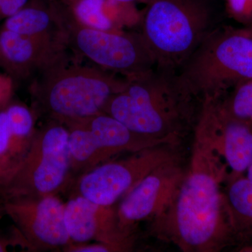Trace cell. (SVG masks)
Wrapping results in <instances>:
<instances>
[{
    "mask_svg": "<svg viewBox=\"0 0 252 252\" xmlns=\"http://www.w3.org/2000/svg\"><path fill=\"white\" fill-rule=\"evenodd\" d=\"M124 90L111 97L103 112L136 133L175 140L193 113V97L181 86L177 72L154 68L126 78Z\"/></svg>",
    "mask_w": 252,
    "mask_h": 252,
    "instance_id": "obj_1",
    "label": "cell"
},
{
    "mask_svg": "<svg viewBox=\"0 0 252 252\" xmlns=\"http://www.w3.org/2000/svg\"><path fill=\"white\" fill-rule=\"evenodd\" d=\"M126 83V78L98 67L68 65L64 56L38 74L31 94L39 112L66 126L103 112Z\"/></svg>",
    "mask_w": 252,
    "mask_h": 252,
    "instance_id": "obj_2",
    "label": "cell"
},
{
    "mask_svg": "<svg viewBox=\"0 0 252 252\" xmlns=\"http://www.w3.org/2000/svg\"><path fill=\"white\" fill-rule=\"evenodd\" d=\"M210 0H149L142 20L157 68L177 72L214 26Z\"/></svg>",
    "mask_w": 252,
    "mask_h": 252,
    "instance_id": "obj_3",
    "label": "cell"
},
{
    "mask_svg": "<svg viewBox=\"0 0 252 252\" xmlns=\"http://www.w3.org/2000/svg\"><path fill=\"white\" fill-rule=\"evenodd\" d=\"M177 76L193 98H220L227 89L252 79V31L215 28Z\"/></svg>",
    "mask_w": 252,
    "mask_h": 252,
    "instance_id": "obj_4",
    "label": "cell"
},
{
    "mask_svg": "<svg viewBox=\"0 0 252 252\" xmlns=\"http://www.w3.org/2000/svg\"><path fill=\"white\" fill-rule=\"evenodd\" d=\"M69 130L51 120L34 132L26 153L0 183L3 200L56 195L71 174Z\"/></svg>",
    "mask_w": 252,
    "mask_h": 252,
    "instance_id": "obj_5",
    "label": "cell"
},
{
    "mask_svg": "<svg viewBox=\"0 0 252 252\" xmlns=\"http://www.w3.org/2000/svg\"><path fill=\"white\" fill-rule=\"evenodd\" d=\"M174 202L172 225L180 244L207 250L224 230V199L213 174L195 170L181 184Z\"/></svg>",
    "mask_w": 252,
    "mask_h": 252,
    "instance_id": "obj_6",
    "label": "cell"
},
{
    "mask_svg": "<svg viewBox=\"0 0 252 252\" xmlns=\"http://www.w3.org/2000/svg\"><path fill=\"white\" fill-rule=\"evenodd\" d=\"M61 11L67 46L97 67L125 78L137 77L157 67L141 33L91 29L76 21L67 8Z\"/></svg>",
    "mask_w": 252,
    "mask_h": 252,
    "instance_id": "obj_7",
    "label": "cell"
},
{
    "mask_svg": "<svg viewBox=\"0 0 252 252\" xmlns=\"http://www.w3.org/2000/svg\"><path fill=\"white\" fill-rule=\"evenodd\" d=\"M65 126L69 130L71 172L81 175L117 154L134 153L170 142L136 133L104 112Z\"/></svg>",
    "mask_w": 252,
    "mask_h": 252,
    "instance_id": "obj_8",
    "label": "cell"
},
{
    "mask_svg": "<svg viewBox=\"0 0 252 252\" xmlns=\"http://www.w3.org/2000/svg\"><path fill=\"white\" fill-rule=\"evenodd\" d=\"M168 149L157 146L134 152L117 161H107L81 175L74 186V195L105 206L124 198L158 167L172 160Z\"/></svg>",
    "mask_w": 252,
    "mask_h": 252,
    "instance_id": "obj_9",
    "label": "cell"
},
{
    "mask_svg": "<svg viewBox=\"0 0 252 252\" xmlns=\"http://www.w3.org/2000/svg\"><path fill=\"white\" fill-rule=\"evenodd\" d=\"M31 252L62 250L72 243L64 221V204L56 195L3 200Z\"/></svg>",
    "mask_w": 252,
    "mask_h": 252,
    "instance_id": "obj_10",
    "label": "cell"
},
{
    "mask_svg": "<svg viewBox=\"0 0 252 252\" xmlns=\"http://www.w3.org/2000/svg\"><path fill=\"white\" fill-rule=\"evenodd\" d=\"M182 182L174 160L158 167L140 181L126 196L117 210L121 228L130 233V226L157 214L172 203Z\"/></svg>",
    "mask_w": 252,
    "mask_h": 252,
    "instance_id": "obj_11",
    "label": "cell"
},
{
    "mask_svg": "<svg viewBox=\"0 0 252 252\" xmlns=\"http://www.w3.org/2000/svg\"><path fill=\"white\" fill-rule=\"evenodd\" d=\"M64 221L73 243L94 242L130 248V233L121 228L113 205H99L74 195L64 204Z\"/></svg>",
    "mask_w": 252,
    "mask_h": 252,
    "instance_id": "obj_12",
    "label": "cell"
},
{
    "mask_svg": "<svg viewBox=\"0 0 252 252\" xmlns=\"http://www.w3.org/2000/svg\"><path fill=\"white\" fill-rule=\"evenodd\" d=\"M67 46L63 35L26 36L4 28L0 32V58L24 73L40 74L65 56Z\"/></svg>",
    "mask_w": 252,
    "mask_h": 252,
    "instance_id": "obj_13",
    "label": "cell"
},
{
    "mask_svg": "<svg viewBox=\"0 0 252 252\" xmlns=\"http://www.w3.org/2000/svg\"><path fill=\"white\" fill-rule=\"evenodd\" d=\"M4 29L30 36H65L59 6L52 10L24 6L6 18Z\"/></svg>",
    "mask_w": 252,
    "mask_h": 252,
    "instance_id": "obj_14",
    "label": "cell"
},
{
    "mask_svg": "<svg viewBox=\"0 0 252 252\" xmlns=\"http://www.w3.org/2000/svg\"><path fill=\"white\" fill-rule=\"evenodd\" d=\"M227 204L233 228L252 233V181L248 177L235 180L228 190Z\"/></svg>",
    "mask_w": 252,
    "mask_h": 252,
    "instance_id": "obj_15",
    "label": "cell"
},
{
    "mask_svg": "<svg viewBox=\"0 0 252 252\" xmlns=\"http://www.w3.org/2000/svg\"><path fill=\"white\" fill-rule=\"evenodd\" d=\"M67 8L81 26L98 31H112L113 25L105 12L107 0H67Z\"/></svg>",
    "mask_w": 252,
    "mask_h": 252,
    "instance_id": "obj_16",
    "label": "cell"
},
{
    "mask_svg": "<svg viewBox=\"0 0 252 252\" xmlns=\"http://www.w3.org/2000/svg\"><path fill=\"white\" fill-rule=\"evenodd\" d=\"M220 109L227 115L252 122V79L240 83L224 101L218 99Z\"/></svg>",
    "mask_w": 252,
    "mask_h": 252,
    "instance_id": "obj_17",
    "label": "cell"
},
{
    "mask_svg": "<svg viewBox=\"0 0 252 252\" xmlns=\"http://www.w3.org/2000/svg\"><path fill=\"white\" fill-rule=\"evenodd\" d=\"M11 136L28 139L32 136L34 117L29 109L21 104H12L6 109Z\"/></svg>",
    "mask_w": 252,
    "mask_h": 252,
    "instance_id": "obj_18",
    "label": "cell"
},
{
    "mask_svg": "<svg viewBox=\"0 0 252 252\" xmlns=\"http://www.w3.org/2000/svg\"><path fill=\"white\" fill-rule=\"evenodd\" d=\"M130 248L124 245L94 243H71L62 249L65 252H110L127 251Z\"/></svg>",
    "mask_w": 252,
    "mask_h": 252,
    "instance_id": "obj_19",
    "label": "cell"
},
{
    "mask_svg": "<svg viewBox=\"0 0 252 252\" xmlns=\"http://www.w3.org/2000/svg\"><path fill=\"white\" fill-rule=\"evenodd\" d=\"M11 128L6 110L0 112V162L3 160L9 149L11 140Z\"/></svg>",
    "mask_w": 252,
    "mask_h": 252,
    "instance_id": "obj_20",
    "label": "cell"
},
{
    "mask_svg": "<svg viewBox=\"0 0 252 252\" xmlns=\"http://www.w3.org/2000/svg\"><path fill=\"white\" fill-rule=\"evenodd\" d=\"M28 0H0V16L7 18L26 6Z\"/></svg>",
    "mask_w": 252,
    "mask_h": 252,
    "instance_id": "obj_21",
    "label": "cell"
},
{
    "mask_svg": "<svg viewBox=\"0 0 252 252\" xmlns=\"http://www.w3.org/2000/svg\"><path fill=\"white\" fill-rule=\"evenodd\" d=\"M15 246H21L23 249H26V243L22 235L16 227L12 235L10 236L0 237V252H7L9 247Z\"/></svg>",
    "mask_w": 252,
    "mask_h": 252,
    "instance_id": "obj_22",
    "label": "cell"
},
{
    "mask_svg": "<svg viewBox=\"0 0 252 252\" xmlns=\"http://www.w3.org/2000/svg\"><path fill=\"white\" fill-rule=\"evenodd\" d=\"M116 2L124 3V4H132L135 2H144L147 4L149 0H110Z\"/></svg>",
    "mask_w": 252,
    "mask_h": 252,
    "instance_id": "obj_23",
    "label": "cell"
},
{
    "mask_svg": "<svg viewBox=\"0 0 252 252\" xmlns=\"http://www.w3.org/2000/svg\"><path fill=\"white\" fill-rule=\"evenodd\" d=\"M4 215H6L4 210V202H3L2 199L0 198V220H1Z\"/></svg>",
    "mask_w": 252,
    "mask_h": 252,
    "instance_id": "obj_24",
    "label": "cell"
},
{
    "mask_svg": "<svg viewBox=\"0 0 252 252\" xmlns=\"http://www.w3.org/2000/svg\"><path fill=\"white\" fill-rule=\"evenodd\" d=\"M248 178L249 180L252 181V163L249 167L248 170Z\"/></svg>",
    "mask_w": 252,
    "mask_h": 252,
    "instance_id": "obj_25",
    "label": "cell"
}]
</instances>
